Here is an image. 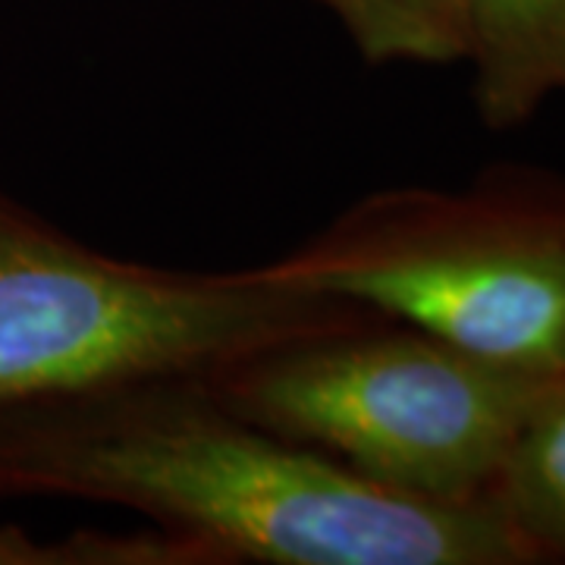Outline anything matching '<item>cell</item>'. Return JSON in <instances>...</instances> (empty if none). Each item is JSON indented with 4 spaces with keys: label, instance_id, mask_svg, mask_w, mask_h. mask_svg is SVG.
Returning a JSON list of instances; mask_svg holds the SVG:
<instances>
[{
    "label": "cell",
    "instance_id": "obj_6",
    "mask_svg": "<svg viewBox=\"0 0 565 565\" xmlns=\"http://www.w3.org/2000/svg\"><path fill=\"white\" fill-rule=\"evenodd\" d=\"M490 503L537 556L565 553V374L527 412L490 487Z\"/></svg>",
    "mask_w": 565,
    "mask_h": 565
},
{
    "label": "cell",
    "instance_id": "obj_8",
    "mask_svg": "<svg viewBox=\"0 0 565 565\" xmlns=\"http://www.w3.org/2000/svg\"><path fill=\"white\" fill-rule=\"evenodd\" d=\"M0 565H214L202 546L167 531L95 534L35 541L13 525H0Z\"/></svg>",
    "mask_w": 565,
    "mask_h": 565
},
{
    "label": "cell",
    "instance_id": "obj_4",
    "mask_svg": "<svg viewBox=\"0 0 565 565\" xmlns=\"http://www.w3.org/2000/svg\"><path fill=\"white\" fill-rule=\"evenodd\" d=\"M270 270L487 362L565 374V214L556 211L484 195L381 192Z\"/></svg>",
    "mask_w": 565,
    "mask_h": 565
},
{
    "label": "cell",
    "instance_id": "obj_7",
    "mask_svg": "<svg viewBox=\"0 0 565 565\" xmlns=\"http://www.w3.org/2000/svg\"><path fill=\"white\" fill-rule=\"evenodd\" d=\"M364 61L456 63L465 61V0H318Z\"/></svg>",
    "mask_w": 565,
    "mask_h": 565
},
{
    "label": "cell",
    "instance_id": "obj_3",
    "mask_svg": "<svg viewBox=\"0 0 565 565\" xmlns=\"http://www.w3.org/2000/svg\"><path fill=\"white\" fill-rule=\"evenodd\" d=\"M553 381L371 315L267 345L207 386L236 415L374 484L478 503Z\"/></svg>",
    "mask_w": 565,
    "mask_h": 565
},
{
    "label": "cell",
    "instance_id": "obj_5",
    "mask_svg": "<svg viewBox=\"0 0 565 565\" xmlns=\"http://www.w3.org/2000/svg\"><path fill=\"white\" fill-rule=\"evenodd\" d=\"M465 61L490 129H512L565 95V0H465Z\"/></svg>",
    "mask_w": 565,
    "mask_h": 565
},
{
    "label": "cell",
    "instance_id": "obj_1",
    "mask_svg": "<svg viewBox=\"0 0 565 565\" xmlns=\"http://www.w3.org/2000/svg\"><path fill=\"white\" fill-rule=\"evenodd\" d=\"M0 493L132 509L214 565H515L537 559L490 503L399 493L167 381L0 418Z\"/></svg>",
    "mask_w": 565,
    "mask_h": 565
},
{
    "label": "cell",
    "instance_id": "obj_2",
    "mask_svg": "<svg viewBox=\"0 0 565 565\" xmlns=\"http://www.w3.org/2000/svg\"><path fill=\"white\" fill-rule=\"evenodd\" d=\"M371 318L270 264L192 274L104 255L0 192V418L129 386L211 381L292 337Z\"/></svg>",
    "mask_w": 565,
    "mask_h": 565
}]
</instances>
